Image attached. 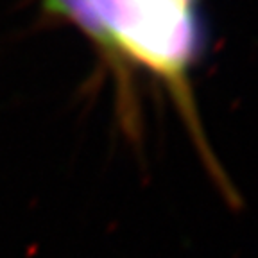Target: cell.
I'll use <instances>...</instances> for the list:
<instances>
[{
  "instance_id": "cell-1",
  "label": "cell",
  "mask_w": 258,
  "mask_h": 258,
  "mask_svg": "<svg viewBox=\"0 0 258 258\" xmlns=\"http://www.w3.org/2000/svg\"><path fill=\"white\" fill-rule=\"evenodd\" d=\"M104 47L125 52L177 88L198 54L199 24L192 0H92Z\"/></svg>"
},
{
  "instance_id": "cell-2",
  "label": "cell",
  "mask_w": 258,
  "mask_h": 258,
  "mask_svg": "<svg viewBox=\"0 0 258 258\" xmlns=\"http://www.w3.org/2000/svg\"><path fill=\"white\" fill-rule=\"evenodd\" d=\"M45 8L48 11L56 13L72 20L79 29L93 38L99 43H104V32L99 24V18L95 15V9L92 6V0H45Z\"/></svg>"
}]
</instances>
